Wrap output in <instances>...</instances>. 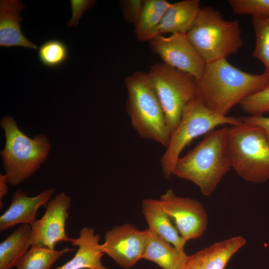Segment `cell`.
<instances>
[{"mask_svg":"<svg viewBox=\"0 0 269 269\" xmlns=\"http://www.w3.org/2000/svg\"><path fill=\"white\" fill-rule=\"evenodd\" d=\"M256 35V45L253 55L264 64L265 71L269 74V14L252 16Z\"/></svg>","mask_w":269,"mask_h":269,"instance_id":"23","label":"cell"},{"mask_svg":"<svg viewBox=\"0 0 269 269\" xmlns=\"http://www.w3.org/2000/svg\"><path fill=\"white\" fill-rule=\"evenodd\" d=\"M250 116H260L269 112V85L245 98L239 104Z\"/></svg>","mask_w":269,"mask_h":269,"instance_id":"25","label":"cell"},{"mask_svg":"<svg viewBox=\"0 0 269 269\" xmlns=\"http://www.w3.org/2000/svg\"><path fill=\"white\" fill-rule=\"evenodd\" d=\"M172 3L165 0H144L134 32L141 41H149L157 36L161 21Z\"/></svg>","mask_w":269,"mask_h":269,"instance_id":"21","label":"cell"},{"mask_svg":"<svg viewBox=\"0 0 269 269\" xmlns=\"http://www.w3.org/2000/svg\"><path fill=\"white\" fill-rule=\"evenodd\" d=\"M147 229V236L141 259L157 264L162 269H183L188 256Z\"/></svg>","mask_w":269,"mask_h":269,"instance_id":"17","label":"cell"},{"mask_svg":"<svg viewBox=\"0 0 269 269\" xmlns=\"http://www.w3.org/2000/svg\"><path fill=\"white\" fill-rule=\"evenodd\" d=\"M74 250L68 247L57 251L32 246L21 258L16 269H50L64 254Z\"/></svg>","mask_w":269,"mask_h":269,"instance_id":"22","label":"cell"},{"mask_svg":"<svg viewBox=\"0 0 269 269\" xmlns=\"http://www.w3.org/2000/svg\"><path fill=\"white\" fill-rule=\"evenodd\" d=\"M125 83L128 92L126 110L132 127L141 138L166 147L171 133L148 73L136 71L127 77Z\"/></svg>","mask_w":269,"mask_h":269,"instance_id":"3","label":"cell"},{"mask_svg":"<svg viewBox=\"0 0 269 269\" xmlns=\"http://www.w3.org/2000/svg\"><path fill=\"white\" fill-rule=\"evenodd\" d=\"M147 236V229L139 230L130 224L115 226L106 232L100 249L120 266L129 269L141 259Z\"/></svg>","mask_w":269,"mask_h":269,"instance_id":"12","label":"cell"},{"mask_svg":"<svg viewBox=\"0 0 269 269\" xmlns=\"http://www.w3.org/2000/svg\"><path fill=\"white\" fill-rule=\"evenodd\" d=\"M71 199L65 193L57 194L47 204L44 214L31 225V246L54 249L59 242H72L66 233V222Z\"/></svg>","mask_w":269,"mask_h":269,"instance_id":"11","label":"cell"},{"mask_svg":"<svg viewBox=\"0 0 269 269\" xmlns=\"http://www.w3.org/2000/svg\"><path fill=\"white\" fill-rule=\"evenodd\" d=\"M147 73L171 134L185 107L199 99L197 80L191 75L163 62L151 65Z\"/></svg>","mask_w":269,"mask_h":269,"instance_id":"8","label":"cell"},{"mask_svg":"<svg viewBox=\"0 0 269 269\" xmlns=\"http://www.w3.org/2000/svg\"><path fill=\"white\" fill-rule=\"evenodd\" d=\"M241 118L222 116L211 111L197 99L184 108L180 120L170 135L166 149L160 159L163 175H173L177 161L184 148L194 138L207 134L221 125H236Z\"/></svg>","mask_w":269,"mask_h":269,"instance_id":"7","label":"cell"},{"mask_svg":"<svg viewBox=\"0 0 269 269\" xmlns=\"http://www.w3.org/2000/svg\"><path fill=\"white\" fill-rule=\"evenodd\" d=\"M40 62L44 66L56 68L63 64L68 57L66 45L62 41L52 39L44 42L38 49Z\"/></svg>","mask_w":269,"mask_h":269,"instance_id":"24","label":"cell"},{"mask_svg":"<svg viewBox=\"0 0 269 269\" xmlns=\"http://www.w3.org/2000/svg\"><path fill=\"white\" fill-rule=\"evenodd\" d=\"M197 82L201 102L215 113L227 116L245 98L269 85V74L245 72L224 58L206 63Z\"/></svg>","mask_w":269,"mask_h":269,"instance_id":"1","label":"cell"},{"mask_svg":"<svg viewBox=\"0 0 269 269\" xmlns=\"http://www.w3.org/2000/svg\"><path fill=\"white\" fill-rule=\"evenodd\" d=\"M186 35L206 63L226 58L243 45L239 22L224 19L210 6L200 8Z\"/></svg>","mask_w":269,"mask_h":269,"instance_id":"5","label":"cell"},{"mask_svg":"<svg viewBox=\"0 0 269 269\" xmlns=\"http://www.w3.org/2000/svg\"><path fill=\"white\" fill-rule=\"evenodd\" d=\"M228 127L213 130L176 162L173 175L196 184L209 196L232 168L228 147Z\"/></svg>","mask_w":269,"mask_h":269,"instance_id":"2","label":"cell"},{"mask_svg":"<svg viewBox=\"0 0 269 269\" xmlns=\"http://www.w3.org/2000/svg\"><path fill=\"white\" fill-rule=\"evenodd\" d=\"M144 0H122L120 2L123 15L129 23L135 24L142 10Z\"/></svg>","mask_w":269,"mask_h":269,"instance_id":"27","label":"cell"},{"mask_svg":"<svg viewBox=\"0 0 269 269\" xmlns=\"http://www.w3.org/2000/svg\"><path fill=\"white\" fill-rule=\"evenodd\" d=\"M201 7L199 0H184L172 3L158 29V35L165 33L186 34Z\"/></svg>","mask_w":269,"mask_h":269,"instance_id":"19","label":"cell"},{"mask_svg":"<svg viewBox=\"0 0 269 269\" xmlns=\"http://www.w3.org/2000/svg\"><path fill=\"white\" fill-rule=\"evenodd\" d=\"M227 129L232 168L245 180L264 183L269 179V141L260 127L243 122Z\"/></svg>","mask_w":269,"mask_h":269,"instance_id":"6","label":"cell"},{"mask_svg":"<svg viewBox=\"0 0 269 269\" xmlns=\"http://www.w3.org/2000/svg\"><path fill=\"white\" fill-rule=\"evenodd\" d=\"M246 243L241 236L220 242L188 256L183 269H224L232 257Z\"/></svg>","mask_w":269,"mask_h":269,"instance_id":"14","label":"cell"},{"mask_svg":"<svg viewBox=\"0 0 269 269\" xmlns=\"http://www.w3.org/2000/svg\"><path fill=\"white\" fill-rule=\"evenodd\" d=\"M100 236L93 228L84 227L78 238L73 239V246L78 247L74 256L56 269H108L102 263L104 253L100 249Z\"/></svg>","mask_w":269,"mask_h":269,"instance_id":"16","label":"cell"},{"mask_svg":"<svg viewBox=\"0 0 269 269\" xmlns=\"http://www.w3.org/2000/svg\"><path fill=\"white\" fill-rule=\"evenodd\" d=\"M227 2L237 14L253 16L269 14V0H228Z\"/></svg>","mask_w":269,"mask_h":269,"instance_id":"26","label":"cell"},{"mask_svg":"<svg viewBox=\"0 0 269 269\" xmlns=\"http://www.w3.org/2000/svg\"><path fill=\"white\" fill-rule=\"evenodd\" d=\"M159 200L186 242L202 236L207 229L208 215L200 202L191 198L178 196L171 189L162 194Z\"/></svg>","mask_w":269,"mask_h":269,"instance_id":"10","label":"cell"},{"mask_svg":"<svg viewBox=\"0 0 269 269\" xmlns=\"http://www.w3.org/2000/svg\"><path fill=\"white\" fill-rule=\"evenodd\" d=\"M244 122L257 125L261 127L265 132L269 141V117L260 116H248L242 117Z\"/></svg>","mask_w":269,"mask_h":269,"instance_id":"28","label":"cell"},{"mask_svg":"<svg viewBox=\"0 0 269 269\" xmlns=\"http://www.w3.org/2000/svg\"><path fill=\"white\" fill-rule=\"evenodd\" d=\"M5 138L0 153L7 183L16 186L30 177L47 159L51 143L45 134L31 138L18 127L14 119L5 116L0 120Z\"/></svg>","mask_w":269,"mask_h":269,"instance_id":"4","label":"cell"},{"mask_svg":"<svg viewBox=\"0 0 269 269\" xmlns=\"http://www.w3.org/2000/svg\"><path fill=\"white\" fill-rule=\"evenodd\" d=\"M148 42L163 63L191 75L197 81L201 78L206 63L186 34H173L168 37L158 35Z\"/></svg>","mask_w":269,"mask_h":269,"instance_id":"9","label":"cell"},{"mask_svg":"<svg viewBox=\"0 0 269 269\" xmlns=\"http://www.w3.org/2000/svg\"><path fill=\"white\" fill-rule=\"evenodd\" d=\"M24 6L19 0L0 1V46L7 48L22 47L36 50L37 46L29 41L21 30L20 12Z\"/></svg>","mask_w":269,"mask_h":269,"instance_id":"15","label":"cell"},{"mask_svg":"<svg viewBox=\"0 0 269 269\" xmlns=\"http://www.w3.org/2000/svg\"><path fill=\"white\" fill-rule=\"evenodd\" d=\"M142 212L148 229L174 246L184 250L186 242L182 238L159 200L145 199L142 202Z\"/></svg>","mask_w":269,"mask_h":269,"instance_id":"18","label":"cell"},{"mask_svg":"<svg viewBox=\"0 0 269 269\" xmlns=\"http://www.w3.org/2000/svg\"><path fill=\"white\" fill-rule=\"evenodd\" d=\"M31 226L22 224L0 243V269L16 267L31 246Z\"/></svg>","mask_w":269,"mask_h":269,"instance_id":"20","label":"cell"},{"mask_svg":"<svg viewBox=\"0 0 269 269\" xmlns=\"http://www.w3.org/2000/svg\"><path fill=\"white\" fill-rule=\"evenodd\" d=\"M7 183V177L6 175L0 174V209L1 210L3 208L2 199L6 195L8 188L6 184Z\"/></svg>","mask_w":269,"mask_h":269,"instance_id":"29","label":"cell"},{"mask_svg":"<svg viewBox=\"0 0 269 269\" xmlns=\"http://www.w3.org/2000/svg\"><path fill=\"white\" fill-rule=\"evenodd\" d=\"M54 192V188H50L35 196L29 197L20 189L16 191L11 197L10 206L0 217V232L19 224L31 225L37 220L38 209L46 205Z\"/></svg>","mask_w":269,"mask_h":269,"instance_id":"13","label":"cell"}]
</instances>
